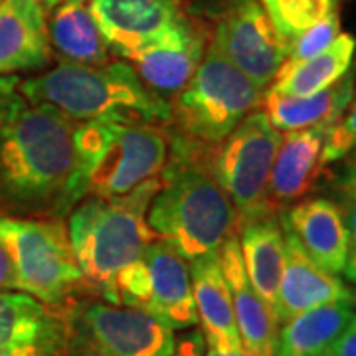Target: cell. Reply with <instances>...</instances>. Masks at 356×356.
<instances>
[{
  "instance_id": "6da1fadb",
  "label": "cell",
  "mask_w": 356,
  "mask_h": 356,
  "mask_svg": "<svg viewBox=\"0 0 356 356\" xmlns=\"http://www.w3.org/2000/svg\"><path fill=\"white\" fill-rule=\"evenodd\" d=\"M74 123L60 111L22 95L0 119V188L18 202L58 200L65 210L77 198Z\"/></svg>"
},
{
  "instance_id": "7a4b0ae2",
  "label": "cell",
  "mask_w": 356,
  "mask_h": 356,
  "mask_svg": "<svg viewBox=\"0 0 356 356\" xmlns=\"http://www.w3.org/2000/svg\"><path fill=\"white\" fill-rule=\"evenodd\" d=\"M30 103L46 105L72 121L147 125L170 119V107L125 62L102 65L62 62L18 86Z\"/></svg>"
},
{
  "instance_id": "3957f363",
  "label": "cell",
  "mask_w": 356,
  "mask_h": 356,
  "mask_svg": "<svg viewBox=\"0 0 356 356\" xmlns=\"http://www.w3.org/2000/svg\"><path fill=\"white\" fill-rule=\"evenodd\" d=\"M159 188L161 178H151L123 196H93L70 216L67 234L81 275L107 303L117 305V275L154 240L147 212Z\"/></svg>"
},
{
  "instance_id": "277c9868",
  "label": "cell",
  "mask_w": 356,
  "mask_h": 356,
  "mask_svg": "<svg viewBox=\"0 0 356 356\" xmlns=\"http://www.w3.org/2000/svg\"><path fill=\"white\" fill-rule=\"evenodd\" d=\"M147 222L154 236L170 243L186 261H194L220 252L238 214L214 175L198 166L172 165L161 178Z\"/></svg>"
},
{
  "instance_id": "5b68a950",
  "label": "cell",
  "mask_w": 356,
  "mask_h": 356,
  "mask_svg": "<svg viewBox=\"0 0 356 356\" xmlns=\"http://www.w3.org/2000/svg\"><path fill=\"white\" fill-rule=\"evenodd\" d=\"M77 198H111L159 177L166 161L165 139L147 125L83 121L74 127Z\"/></svg>"
},
{
  "instance_id": "8992f818",
  "label": "cell",
  "mask_w": 356,
  "mask_h": 356,
  "mask_svg": "<svg viewBox=\"0 0 356 356\" xmlns=\"http://www.w3.org/2000/svg\"><path fill=\"white\" fill-rule=\"evenodd\" d=\"M266 89L240 72L210 44L178 97V117L192 137L222 143L264 102Z\"/></svg>"
},
{
  "instance_id": "52a82bcc",
  "label": "cell",
  "mask_w": 356,
  "mask_h": 356,
  "mask_svg": "<svg viewBox=\"0 0 356 356\" xmlns=\"http://www.w3.org/2000/svg\"><path fill=\"white\" fill-rule=\"evenodd\" d=\"M0 243L10 255L16 289L44 305L64 301L83 280L62 222L0 216Z\"/></svg>"
},
{
  "instance_id": "ba28073f",
  "label": "cell",
  "mask_w": 356,
  "mask_h": 356,
  "mask_svg": "<svg viewBox=\"0 0 356 356\" xmlns=\"http://www.w3.org/2000/svg\"><path fill=\"white\" fill-rule=\"evenodd\" d=\"M175 331L137 307L88 301L65 318V356H172Z\"/></svg>"
},
{
  "instance_id": "9c48e42d",
  "label": "cell",
  "mask_w": 356,
  "mask_h": 356,
  "mask_svg": "<svg viewBox=\"0 0 356 356\" xmlns=\"http://www.w3.org/2000/svg\"><path fill=\"white\" fill-rule=\"evenodd\" d=\"M117 305L137 307L172 331L198 325L188 261L165 240H153L115 281Z\"/></svg>"
},
{
  "instance_id": "30bf717a",
  "label": "cell",
  "mask_w": 356,
  "mask_h": 356,
  "mask_svg": "<svg viewBox=\"0 0 356 356\" xmlns=\"http://www.w3.org/2000/svg\"><path fill=\"white\" fill-rule=\"evenodd\" d=\"M283 133L267 115L255 109L222 140L214 178L228 194L242 222L273 214L269 204V177Z\"/></svg>"
},
{
  "instance_id": "8fae6325",
  "label": "cell",
  "mask_w": 356,
  "mask_h": 356,
  "mask_svg": "<svg viewBox=\"0 0 356 356\" xmlns=\"http://www.w3.org/2000/svg\"><path fill=\"white\" fill-rule=\"evenodd\" d=\"M212 44L261 89L271 86L287 60V42L259 0H228Z\"/></svg>"
},
{
  "instance_id": "7c38bea8",
  "label": "cell",
  "mask_w": 356,
  "mask_h": 356,
  "mask_svg": "<svg viewBox=\"0 0 356 356\" xmlns=\"http://www.w3.org/2000/svg\"><path fill=\"white\" fill-rule=\"evenodd\" d=\"M105 44L127 60L182 20L177 0H93Z\"/></svg>"
},
{
  "instance_id": "4fadbf2b",
  "label": "cell",
  "mask_w": 356,
  "mask_h": 356,
  "mask_svg": "<svg viewBox=\"0 0 356 356\" xmlns=\"http://www.w3.org/2000/svg\"><path fill=\"white\" fill-rule=\"evenodd\" d=\"M281 228L285 238V264L275 305L280 325L315 307L331 303L350 305V287L334 273H329L327 269L317 266L303 250L299 240L293 236L291 229L283 224Z\"/></svg>"
},
{
  "instance_id": "5bb4252c",
  "label": "cell",
  "mask_w": 356,
  "mask_h": 356,
  "mask_svg": "<svg viewBox=\"0 0 356 356\" xmlns=\"http://www.w3.org/2000/svg\"><path fill=\"white\" fill-rule=\"evenodd\" d=\"M220 264L228 281L234 318L242 346L254 356H275L280 339L277 315L255 293L245 273L238 236H229L220 248Z\"/></svg>"
},
{
  "instance_id": "9a60e30c",
  "label": "cell",
  "mask_w": 356,
  "mask_h": 356,
  "mask_svg": "<svg viewBox=\"0 0 356 356\" xmlns=\"http://www.w3.org/2000/svg\"><path fill=\"white\" fill-rule=\"evenodd\" d=\"M204 40L184 18L165 36L131 54L127 60L135 64V72L151 86L154 93L182 91L198 70L204 58Z\"/></svg>"
},
{
  "instance_id": "2e32d148",
  "label": "cell",
  "mask_w": 356,
  "mask_h": 356,
  "mask_svg": "<svg viewBox=\"0 0 356 356\" xmlns=\"http://www.w3.org/2000/svg\"><path fill=\"white\" fill-rule=\"evenodd\" d=\"M332 125L285 131L269 177L271 208L299 202L317 182L323 163L325 143Z\"/></svg>"
},
{
  "instance_id": "e0dca14e",
  "label": "cell",
  "mask_w": 356,
  "mask_h": 356,
  "mask_svg": "<svg viewBox=\"0 0 356 356\" xmlns=\"http://www.w3.org/2000/svg\"><path fill=\"white\" fill-rule=\"evenodd\" d=\"M48 13L32 0H0V76L50 64Z\"/></svg>"
},
{
  "instance_id": "ac0fdd59",
  "label": "cell",
  "mask_w": 356,
  "mask_h": 356,
  "mask_svg": "<svg viewBox=\"0 0 356 356\" xmlns=\"http://www.w3.org/2000/svg\"><path fill=\"white\" fill-rule=\"evenodd\" d=\"M281 224L291 229L309 257L329 273H343L348 254V232L341 204L309 198L291 206Z\"/></svg>"
},
{
  "instance_id": "d6986e66",
  "label": "cell",
  "mask_w": 356,
  "mask_h": 356,
  "mask_svg": "<svg viewBox=\"0 0 356 356\" xmlns=\"http://www.w3.org/2000/svg\"><path fill=\"white\" fill-rule=\"evenodd\" d=\"M188 267L204 343L220 348H240L242 341L234 318L228 281L220 264V252L188 261Z\"/></svg>"
},
{
  "instance_id": "ffe728a7",
  "label": "cell",
  "mask_w": 356,
  "mask_h": 356,
  "mask_svg": "<svg viewBox=\"0 0 356 356\" xmlns=\"http://www.w3.org/2000/svg\"><path fill=\"white\" fill-rule=\"evenodd\" d=\"M245 273L255 293L264 299L267 307L275 313L281 273L285 264V238L281 224L269 216L242 222L238 236Z\"/></svg>"
},
{
  "instance_id": "44dd1931",
  "label": "cell",
  "mask_w": 356,
  "mask_h": 356,
  "mask_svg": "<svg viewBox=\"0 0 356 356\" xmlns=\"http://www.w3.org/2000/svg\"><path fill=\"white\" fill-rule=\"evenodd\" d=\"M353 97H355V76L348 72L339 83L305 97L266 91L261 105L269 123L280 129L281 133H285V131L317 127V125H334L350 105Z\"/></svg>"
},
{
  "instance_id": "7402d4cb",
  "label": "cell",
  "mask_w": 356,
  "mask_h": 356,
  "mask_svg": "<svg viewBox=\"0 0 356 356\" xmlns=\"http://www.w3.org/2000/svg\"><path fill=\"white\" fill-rule=\"evenodd\" d=\"M93 0H62L48 18L50 44L65 62L102 65L109 62V48L93 16Z\"/></svg>"
},
{
  "instance_id": "603a6c76",
  "label": "cell",
  "mask_w": 356,
  "mask_h": 356,
  "mask_svg": "<svg viewBox=\"0 0 356 356\" xmlns=\"http://www.w3.org/2000/svg\"><path fill=\"white\" fill-rule=\"evenodd\" d=\"M356 40L353 34L341 32L331 46L303 62H285L267 91L280 95L305 97L339 83L355 60Z\"/></svg>"
},
{
  "instance_id": "cb8c5ba5",
  "label": "cell",
  "mask_w": 356,
  "mask_h": 356,
  "mask_svg": "<svg viewBox=\"0 0 356 356\" xmlns=\"http://www.w3.org/2000/svg\"><path fill=\"white\" fill-rule=\"evenodd\" d=\"M353 317L348 303L321 305L295 315L281 323L275 356H327Z\"/></svg>"
},
{
  "instance_id": "d4e9b609",
  "label": "cell",
  "mask_w": 356,
  "mask_h": 356,
  "mask_svg": "<svg viewBox=\"0 0 356 356\" xmlns=\"http://www.w3.org/2000/svg\"><path fill=\"white\" fill-rule=\"evenodd\" d=\"M56 337L44 303L18 291H0V346L48 341Z\"/></svg>"
},
{
  "instance_id": "484cf974",
  "label": "cell",
  "mask_w": 356,
  "mask_h": 356,
  "mask_svg": "<svg viewBox=\"0 0 356 356\" xmlns=\"http://www.w3.org/2000/svg\"><path fill=\"white\" fill-rule=\"evenodd\" d=\"M261 4L281 38L289 42L307 28L337 13L339 0H267Z\"/></svg>"
},
{
  "instance_id": "4316f807",
  "label": "cell",
  "mask_w": 356,
  "mask_h": 356,
  "mask_svg": "<svg viewBox=\"0 0 356 356\" xmlns=\"http://www.w3.org/2000/svg\"><path fill=\"white\" fill-rule=\"evenodd\" d=\"M339 34H341V18H339V13H334L327 16L325 20L307 28L299 36L289 40L285 62H303L317 56L327 50L332 42L339 38Z\"/></svg>"
},
{
  "instance_id": "83f0119b",
  "label": "cell",
  "mask_w": 356,
  "mask_h": 356,
  "mask_svg": "<svg viewBox=\"0 0 356 356\" xmlns=\"http://www.w3.org/2000/svg\"><path fill=\"white\" fill-rule=\"evenodd\" d=\"M356 151V97H353L346 111L341 119L332 125L331 133L325 143L323 151V163L331 165L334 161H341L344 156Z\"/></svg>"
},
{
  "instance_id": "f1b7e54d",
  "label": "cell",
  "mask_w": 356,
  "mask_h": 356,
  "mask_svg": "<svg viewBox=\"0 0 356 356\" xmlns=\"http://www.w3.org/2000/svg\"><path fill=\"white\" fill-rule=\"evenodd\" d=\"M341 208H343L346 232H348V254H346L343 275L346 277V281H350V283L356 285V194L343 192Z\"/></svg>"
},
{
  "instance_id": "f546056e",
  "label": "cell",
  "mask_w": 356,
  "mask_h": 356,
  "mask_svg": "<svg viewBox=\"0 0 356 356\" xmlns=\"http://www.w3.org/2000/svg\"><path fill=\"white\" fill-rule=\"evenodd\" d=\"M204 334L200 329H188L184 334H180L175 344L172 356H204Z\"/></svg>"
},
{
  "instance_id": "4dcf8cb0",
  "label": "cell",
  "mask_w": 356,
  "mask_h": 356,
  "mask_svg": "<svg viewBox=\"0 0 356 356\" xmlns=\"http://www.w3.org/2000/svg\"><path fill=\"white\" fill-rule=\"evenodd\" d=\"M54 344H56V337L40 343L0 346V356H50Z\"/></svg>"
},
{
  "instance_id": "1f68e13d",
  "label": "cell",
  "mask_w": 356,
  "mask_h": 356,
  "mask_svg": "<svg viewBox=\"0 0 356 356\" xmlns=\"http://www.w3.org/2000/svg\"><path fill=\"white\" fill-rule=\"evenodd\" d=\"M327 356H356V313Z\"/></svg>"
},
{
  "instance_id": "d6a6232c",
  "label": "cell",
  "mask_w": 356,
  "mask_h": 356,
  "mask_svg": "<svg viewBox=\"0 0 356 356\" xmlns=\"http://www.w3.org/2000/svg\"><path fill=\"white\" fill-rule=\"evenodd\" d=\"M18 86H20V79L16 76H0V119L20 95Z\"/></svg>"
},
{
  "instance_id": "836d02e7",
  "label": "cell",
  "mask_w": 356,
  "mask_h": 356,
  "mask_svg": "<svg viewBox=\"0 0 356 356\" xmlns=\"http://www.w3.org/2000/svg\"><path fill=\"white\" fill-rule=\"evenodd\" d=\"M0 291H18L13 261L8 252L2 248V243H0Z\"/></svg>"
},
{
  "instance_id": "e575fe53",
  "label": "cell",
  "mask_w": 356,
  "mask_h": 356,
  "mask_svg": "<svg viewBox=\"0 0 356 356\" xmlns=\"http://www.w3.org/2000/svg\"><path fill=\"white\" fill-rule=\"evenodd\" d=\"M339 186H341L343 192H353V194H356V159L344 165L343 172L339 177Z\"/></svg>"
},
{
  "instance_id": "d590c367",
  "label": "cell",
  "mask_w": 356,
  "mask_h": 356,
  "mask_svg": "<svg viewBox=\"0 0 356 356\" xmlns=\"http://www.w3.org/2000/svg\"><path fill=\"white\" fill-rule=\"evenodd\" d=\"M204 356H254L250 355L243 346L240 348H220V346H208L204 348Z\"/></svg>"
},
{
  "instance_id": "8d00e7d4",
  "label": "cell",
  "mask_w": 356,
  "mask_h": 356,
  "mask_svg": "<svg viewBox=\"0 0 356 356\" xmlns=\"http://www.w3.org/2000/svg\"><path fill=\"white\" fill-rule=\"evenodd\" d=\"M32 2H36V4H40V6H44V8L48 10V8H54L56 4H60L62 0H32Z\"/></svg>"
},
{
  "instance_id": "74e56055",
  "label": "cell",
  "mask_w": 356,
  "mask_h": 356,
  "mask_svg": "<svg viewBox=\"0 0 356 356\" xmlns=\"http://www.w3.org/2000/svg\"><path fill=\"white\" fill-rule=\"evenodd\" d=\"M350 307H356V289H350Z\"/></svg>"
},
{
  "instance_id": "f35d334b",
  "label": "cell",
  "mask_w": 356,
  "mask_h": 356,
  "mask_svg": "<svg viewBox=\"0 0 356 356\" xmlns=\"http://www.w3.org/2000/svg\"><path fill=\"white\" fill-rule=\"evenodd\" d=\"M259 2H267V0H259Z\"/></svg>"
},
{
  "instance_id": "ab89813d",
  "label": "cell",
  "mask_w": 356,
  "mask_h": 356,
  "mask_svg": "<svg viewBox=\"0 0 356 356\" xmlns=\"http://www.w3.org/2000/svg\"><path fill=\"white\" fill-rule=\"evenodd\" d=\"M353 154H355V159H356V151H355V153H353Z\"/></svg>"
}]
</instances>
